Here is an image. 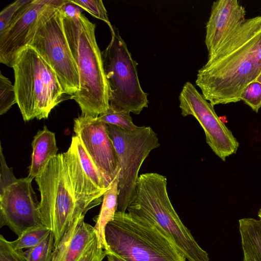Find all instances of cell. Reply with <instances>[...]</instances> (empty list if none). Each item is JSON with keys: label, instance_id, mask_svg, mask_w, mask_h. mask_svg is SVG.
Wrapping results in <instances>:
<instances>
[{"label": "cell", "instance_id": "1", "mask_svg": "<svg viewBox=\"0 0 261 261\" xmlns=\"http://www.w3.org/2000/svg\"><path fill=\"white\" fill-rule=\"evenodd\" d=\"M35 179L43 223L53 233L55 247L76 218L102 203L106 192L86 175L71 144L67 151L51 158Z\"/></svg>", "mask_w": 261, "mask_h": 261}, {"label": "cell", "instance_id": "2", "mask_svg": "<svg viewBox=\"0 0 261 261\" xmlns=\"http://www.w3.org/2000/svg\"><path fill=\"white\" fill-rule=\"evenodd\" d=\"M261 73V16L247 18L198 70L196 85L212 106L241 101Z\"/></svg>", "mask_w": 261, "mask_h": 261}, {"label": "cell", "instance_id": "3", "mask_svg": "<svg viewBox=\"0 0 261 261\" xmlns=\"http://www.w3.org/2000/svg\"><path fill=\"white\" fill-rule=\"evenodd\" d=\"M61 15L66 37L80 75V90L71 99L78 104L81 115L97 118L109 110L110 105L101 52L95 38L96 25L82 13L74 18Z\"/></svg>", "mask_w": 261, "mask_h": 261}, {"label": "cell", "instance_id": "4", "mask_svg": "<svg viewBox=\"0 0 261 261\" xmlns=\"http://www.w3.org/2000/svg\"><path fill=\"white\" fill-rule=\"evenodd\" d=\"M108 252L126 261H186L159 226L128 213L117 211L105 230Z\"/></svg>", "mask_w": 261, "mask_h": 261}, {"label": "cell", "instance_id": "5", "mask_svg": "<svg viewBox=\"0 0 261 261\" xmlns=\"http://www.w3.org/2000/svg\"><path fill=\"white\" fill-rule=\"evenodd\" d=\"M166 177L146 173L138 178L135 197L127 211L161 227L188 261H210L208 253L197 243L175 211L168 196Z\"/></svg>", "mask_w": 261, "mask_h": 261}, {"label": "cell", "instance_id": "6", "mask_svg": "<svg viewBox=\"0 0 261 261\" xmlns=\"http://www.w3.org/2000/svg\"><path fill=\"white\" fill-rule=\"evenodd\" d=\"M13 68L16 103L24 121L47 118L65 100L66 94L55 72L31 47L22 50Z\"/></svg>", "mask_w": 261, "mask_h": 261}, {"label": "cell", "instance_id": "7", "mask_svg": "<svg viewBox=\"0 0 261 261\" xmlns=\"http://www.w3.org/2000/svg\"><path fill=\"white\" fill-rule=\"evenodd\" d=\"M111 40L101 52L104 71L109 89L110 107L117 111L138 115L148 107V94L141 88L137 62L129 51L117 28L110 29Z\"/></svg>", "mask_w": 261, "mask_h": 261}, {"label": "cell", "instance_id": "8", "mask_svg": "<svg viewBox=\"0 0 261 261\" xmlns=\"http://www.w3.org/2000/svg\"><path fill=\"white\" fill-rule=\"evenodd\" d=\"M60 7L49 5L42 12L28 46L51 67L71 98L80 90V75L64 30Z\"/></svg>", "mask_w": 261, "mask_h": 261}, {"label": "cell", "instance_id": "9", "mask_svg": "<svg viewBox=\"0 0 261 261\" xmlns=\"http://www.w3.org/2000/svg\"><path fill=\"white\" fill-rule=\"evenodd\" d=\"M107 126L118 159L117 211L126 212L136 195L140 169L150 152L160 147V143L157 134L150 126H139L134 131L112 124Z\"/></svg>", "mask_w": 261, "mask_h": 261}, {"label": "cell", "instance_id": "10", "mask_svg": "<svg viewBox=\"0 0 261 261\" xmlns=\"http://www.w3.org/2000/svg\"><path fill=\"white\" fill-rule=\"evenodd\" d=\"M184 117L193 116L203 129L206 142L223 161L236 153L239 143L232 132L216 113L214 107L190 82L184 85L179 96Z\"/></svg>", "mask_w": 261, "mask_h": 261}, {"label": "cell", "instance_id": "11", "mask_svg": "<svg viewBox=\"0 0 261 261\" xmlns=\"http://www.w3.org/2000/svg\"><path fill=\"white\" fill-rule=\"evenodd\" d=\"M33 179L29 176L17 179L0 191V227L8 226L17 237L30 228L44 225Z\"/></svg>", "mask_w": 261, "mask_h": 261}, {"label": "cell", "instance_id": "12", "mask_svg": "<svg viewBox=\"0 0 261 261\" xmlns=\"http://www.w3.org/2000/svg\"><path fill=\"white\" fill-rule=\"evenodd\" d=\"M65 0H31L15 14L5 31L0 34V62L12 67L20 53L28 46L42 12L49 5L61 7Z\"/></svg>", "mask_w": 261, "mask_h": 261}, {"label": "cell", "instance_id": "13", "mask_svg": "<svg viewBox=\"0 0 261 261\" xmlns=\"http://www.w3.org/2000/svg\"><path fill=\"white\" fill-rule=\"evenodd\" d=\"M73 130L96 166L113 180L118 159L107 124L96 118L81 115L74 119Z\"/></svg>", "mask_w": 261, "mask_h": 261}, {"label": "cell", "instance_id": "14", "mask_svg": "<svg viewBox=\"0 0 261 261\" xmlns=\"http://www.w3.org/2000/svg\"><path fill=\"white\" fill-rule=\"evenodd\" d=\"M76 218L59 244L51 261H102L108 251L101 246L94 226Z\"/></svg>", "mask_w": 261, "mask_h": 261}, {"label": "cell", "instance_id": "15", "mask_svg": "<svg viewBox=\"0 0 261 261\" xmlns=\"http://www.w3.org/2000/svg\"><path fill=\"white\" fill-rule=\"evenodd\" d=\"M245 8L237 0L214 2L206 24L205 44L212 55L246 19Z\"/></svg>", "mask_w": 261, "mask_h": 261}, {"label": "cell", "instance_id": "16", "mask_svg": "<svg viewBox=\"0 0 261 261\" xmlns=\"http://www.w3.org/2000/svg\"><path fill=\"white\" fill-rule=\"evenodd\" d=\"M31 163L28 176L35 178L45 167L49 160L57 155L58 148L55 134L46 126L37 132L32 142Z\"/></svg>", "mask_w": 261, "mask_h": 261}, {"label": "cell", "instance_id": "17", "mask_svg": "<svg viewBox=\"0 0 261 261\" xmlns=\"http://www.w3.org/2000/svg\"><path fill=\"white\" fill-rule=\"evenodd\" d=\"M239 224L243 261H261V220L244 218Z\"/></svg>", "mask_w": 261, "mask_h": 261}, {"label": "cell", "instance_id": "18", "mask_svg": "<svg viewBox=\"0 0 261 261\" xmlns=\"http://www.w3.org/2000/svg\"><path fill=\"white\" fill-rule=\"evenodd\" d=\"M118 174L113 180L110 188L104 193L102 205L98 215L93 218L95 222L94 228L102 247L108 252L106 242L105 230L107 224L112 221L117 211L118 196Z\"/></svg>", "mask_w": 261, "mask_h": 261}, {"label": "cell", "instance_id": "19", "mask_svg": "<svg viewBox=\"0 0 261 261\" xmlns=\"http://www.w3.org/2000/svg\"><path fill=\"white\" fill-rule=\"evenodd\" d=\"M71 144L76 152L81 166L87 177L98 188L107 191L113 180L96 166L76 135L72 136Z\"/></svg>", "mask_w": 261, "mask_h": 261}, {"label": "cell", "instance_id": "20", "mask_svg": "<svg viewBox=\"0 0 261 261\" xmlns=\"http://www.w3.org/2000/svg\"><path fill=\"white\" fill-rule=\"evenodd\" d=\"M51 232L43 225L33 227L23 231L16 240L11 242L15 249H28L42 242Z\"/></svg>", "mask_w": 261, "mask_h": 261}, {"label": "cell", "instance_id": "21", "mask_svg": "<svg viewBox=\"0 0 261 261\" xmlns=\"http://www.w3.org/2000/svg\"><path fill=\"white\" fill-rule=\"evenodd\" d=\"M55 248L54 237L51 232L42 242L24 251L27 261H51Z\"/></svg>", "mask_w": 261, "mask_h": 261}, {"label": "cell", "instance_id": "22", "mask_svg": "<svg viewBox=\"0 0 261 261\" xmlns=\"http://www.w3.org/2000/svg\"><path fill=\"white\" fill-rule=\"evenodd\" d=\"M96 119L107 124L115 125L127 131H134L139 127L133 123L129 112L115 111L110 107L106 112L97 117Z\"/></svg>", "mask_w": 261, "mask_h": 261}, {"label": "cell", "instance_id": "23", "mask_svg": "<svg viewBox=\"0 0 261 261\" xmlns=\"http://www.w3.org/2000/svg\"><path fill=\"white\" fill-rule=\"evenodd\" d=\"M16 96L14 85L10 80L0 72V115L7 112L16 103Z\"/></svg>", "mask_w": 261, "mask_h": 261}, {"label": "cell", "instance_id": "24", "mask_svg": "<svg viewBox=\"0 0 261 261\" xmlns=\"http://www.w3.org/2000/svg\"><path fill=\"white\" fill-rule=\"evenodd\" d=\"M72 3L79 6L91 14L94 17L105 22L110 29L113 25L111 24L103 2L101 0H73L70 1Z\"/></svg>", "mask_w": 261, "mask_h": 261}, {"label": "cell", "instance_id": "25", "mask_svg": "<svg viewBox=\"0 0 261 261\" xmlns=\"http://www.w3.org/2000/svg\"><path fill=\"white\" fill-rule=\"evenodd\" d=\"M240 99L257 113L261 108V83L255 81L249 84L243 90Z\"/></svg>", "mask_w": 261, "mask_h": 261}, {"label": "cell", "instance_id": "26", "mask_svg": "<svg viewBox=\"0 0 261 261\" xmlns=\"http://www.w3.org/2000/svg\"><path fill=\"white\" fill-rule=\"evenodd\" d=\"M0 261H27L22 249H15L11 241L0 236Z\"/></svg>", "mask_w": 261, "mask_h": 261}, {"label": "cell", "instance_id": "27", "mask_svg": "<svg viewBox=\"0 0 261 261\" xmlns=\"http://www.w3.org/2000/svg\"><path fill=\"white\" fill-rule=\"evenodd\" d=\"M31 0H17L5 7L0 12V34L7 29L16 12Z\"/></svg>", "mask_w": 261, "mask_h": 261}, {"label": "cell", "instance_id": "28", "mask_svg": "<svg viewBox=\"0 0 261 261\" xmlns=\"http://www.w3.org/2000/svg\"><path fill=\"white\" fill-rule=\"evenodd\" d=\"M0 165L1 191L14 182L17 179L13 174V169L9 167L6 162L1 144L0 149Z\"/></svg>", "mask_w": 261, "mask_h": 261}, {"label": "cell", "instance_id": "29", "mask_svg": "<svg viewBox=\"0 0 261 261\" xmlns=\"http://www.w3.org/2000/svg\"><path fill=\"white\" fill-rule=\"evenodd\" d=\"M60 9L63 14L70 18L77 17L82 13L81 8L69 0H67L66 3Z\"/></svg>", "mask_w": 261, "mask_h": 261}, {"label": "cell", "instance_id": "30", "mask_svg": "<svg viewBox=\"0 0 261 261\" xmlns=\"http://www.w3.org/2000/svg\"><path fill=\"white\" fill-rule=\"evenodd\" d=\"M108 261H126L122 258L111 253L108 252L107 255Z\"/></svg>", "mask_w": 261, "mask_h": 261}, {"label": "cell", "instance_id": "31", "mask_svg": "<svg viewBox=\"0 0 261 261\" xmlns=\"http://www.w3.org/2000/svg\"><path fill=\"white\" fill-rule=\"evenodd\" d=\"M259 83H261V73L259 74V75L257 77L256 80H255Z\"/></svg>", "mask_w": 261, "mask_h": 261}, {"label": "cell", "instance_id": "32", "mask_svg": "<svg viewBox=\"0 0 261 261\" xmlns=\"http://www.w3.org/2000/svg\"><path fill=\"white\" fill-rule=\"evenodd\" d=\"M258 216L259 218V220H261V208L259 209L258 213Z\"/></svg>", "mask_w": 261, "mask_h": 261}]
</instances>
